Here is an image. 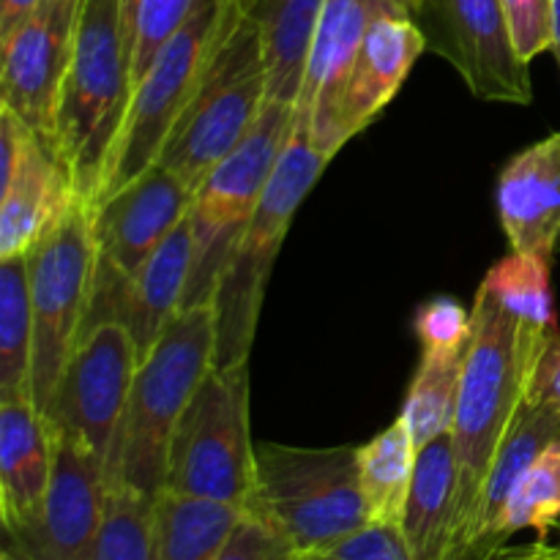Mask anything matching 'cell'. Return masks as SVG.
Here are the masks:
<instances>
[{
    "instance_id": "obj_45",
    "label": "cell",
    "mask_w": 560,
    "mask_h": 560,
    "mask_svg": "<svg viewBox=\"0 0 560 560\" xmlns=\"http://www.w3.org/2000/svg\"><path fill=\"white\" fill-rule=\"evenodd\" d=\"M556 530H558V534H560V520H558V525H556Z\"/></svg>"
},
{
    "instance_id": "obj_20",
    "label": "cell",
    "mask_w": 560,
    "mask_h": 560,
    "mask_svg": "<svg viewBox=\"0 0 560 560\" xmlns=\"http://www.w3.org/2000/svg\"><path fill=\"white\" fill-rule=\"evenodd\" d=\"M495 206L512 249L552 262L560 249V131L503 164Z\"/></svg>"
},
{
    "instance_id": "obj_8",
    "label": "cell",
    "mask_w": 560,
    "mask_h": 560,
    "mask_svg": "<svg viewBox=\"0 0 560 560\" xmlns=\"http://www.w3.org/2000/svg\"><path fill=\"white\" fill-rule=\"evenodd\" d=\"M268 98V66L260 33L246 14L244 0H235L206 82L175 126L159 164L195 191L255 129Z\"/></svg>"
},
{
    "instance_id": "obj_6",
    "label": "cell",
    "mask_w": 560,
    "mask_h": 560,
    "mask_svg": "<svg viewBox=\"0 0 560 560\" xmlns=\"http://www.w3.org/2000/svg\"><path fill=\"white\" fill-rule=\"evenodd\" d=\"M252 514L279 530L295 552H326L370 525L359 479V448L257 446Z\"/></svg>"
},
{
    "instance_id": "obj_26",
    "label": "cell",
    "mask_w": 560,
    "mask_h": 560,
    "mask_svg": "<svg viewBox=\"0 0 560 560\" xmlns=\"http://www.w3.org/2000/svg\"><path fill=\"white\" fill-rule=\"evenodd\" d=\"M416 457H419V448H416L402 416L388 424L381 435L359 446V479L361 492H364L366 520L372 525L399 528L410 481H413Z\"/></svg>"
},
{
    "instance_id": "obj_27",
    "label": "cell",
    "mask_w": 560,
    "mask_h": 560,
    "mask_svg": "<svg viewBox=\"0 0 560 560\" xmlns=\"http://www.w3.org/2000/svg\"><path fill=\"white\" fill-rule=\"evenodd\" d=\"M33 306L27 255L0 260V399L31 394Z\"/></svg>"
},
{
    "instance_id": "obj_21",
    "label": "cell",
    "mask_w": 560,
    "mask_h": 560,
    "mask_svg": "<svg viewBox=\"0 0 560 560\" xmlns=\"http://www.w3.org/2000/svg\"><path fill=\"white\" fill-rule=\"evenodd\" d=\"M58 432L33 394L0 399V514L5 536L38 520L55 470Z\"/></svg>"
},
{
    "instance_id": "obj_36",
    "label": "cell",
    "mask_w": 560,
    "mask_h": 560,
    "mask_svg": "<svg viewBox=\"0 0 560 560\" xmlns=\"http://www.w3.org/2000/svg\"><path fill=\"white\" fill-rule=\"evenodd\" d=\"M326 556L334 560H413L405 545L402 530L394 528V525H366L359 534L348 536L339 545H334L331 550H326Z\"/></svg>"
},
{
    "instance_id": "obj_32",
    "label": "cell",
    "mask_w": 560,
    "mask_h": 560,
    "mask_svg": "<svg viewBox=\"0 0 560 560\" xmlns=\"http://www.w3.org/2000/svg\"><path fill=\"white\" fill-rule=\"evenodd\" d=\"M197 0H140L135 22V49H131V85L142 80L159 49L189 20Z\"/></svg>"
},
{
    "instance_id": "obj_12",
    "label": "cell",
    "mask_w": 560,
    "mask_h": 560,
    "mask_svg": "<svg viewBox=\"0 0 560 560\" xmlns=\"http://www.w3.org/2000/svg\"><path fill=\"white\" fill-rule=\"evenodd\" d=\"M77 200L58 142L0 107V260L27 255Z\"/></svg>"
},
{
    "instance_id": "obj_35",
    "label": "cell",
    "mask_w": 560,
    "mask_h": 560,
    "mask_svg": "<svg viewBox=\"0 0 560 560\" xmlns=\"http://www.w3.org/2000/svg\"><path fill=\"white\" fill-rule=\"evenodd\" d=\"M295 547L266 520L246 514L217 560H293Z\"/></svg>"
},
{
    "instance_id": "obj_40",
    "label": "cell",
    "mask_w": 560,
    "mask_h": 560,
    "mask_svg": "<svg viewBox=\"0 0 560 560\" xmlns=\"http://www.w3.org/2000/svg\"><path fill=\"white\" fill-rule=\"evenodd\" d=\"M120 9H124L126 36H129L131 49H135V22H137V9H140V0H120Z\"/></svg>"
},
{
    "instance_id": "obj_34",
    "label": "cell",
    "mask_w": 560,
    "mask_h": 560,
    "mask_svg": "<svg viewBox=\"0 0 560 560\" xmlns=\"http://www.w3.org/2000/svg\"><path fill=\"white\" fill-rule=\"evenodd\" d=\"M501 9L512 31L514 47L525 63L552 47L556 0H501Z\"/></svg>"
},
{
    "instance_id": "obj_15",
    "label": "cell",
    "mask_w": 560,
    "mask_h": 560,
    "mask_svg": "<svg viewBox=\"0 0 560 560\" xmlns=\"http://www.w3.org/2000/svg\"><path fill=\"white\" fill-rule=\"evenodd\" d=\"M80 5L82 0H42L36 11L0 42V107H9L33 131L52 140Z\"/></svg>"
},
{
    "instance_id": "obj_18",
    "label": "cell",
    "mask_w": 560,
    "mask_h": 560,
    "mask_svg": "<svg viewBox=\"0 0 560 560\" xmlns=\"http://www.w3.org/2000/svg\"><path fill=\"white\" fill-rule=\"evenodd\" d=\"M191 271H195V230L191 219L186 217L120 284L118 293L88 315V320L124 323L142 361L162 337L167 323L186 306Z\"/></svg>"
},
{
    "instance_id": "obj_37",
    "label": "cell",
    "mask_w": 560,
    "mask_h": 560,
    "mask_svg": "<svg viewBox=\"0 0 560 560\" xmlns=\"http://www.w3.org/2000/svg\"><path fill=\"white\" fill-rule=\"evenodd\" d=\"M530 399L541 405H550L560 413V334L550 342L539 370H536L534 386H530Z\"/></svg>"
},
{
    "instance_id": "obj_10",
    "label": "cell",
    "mask_w": 560,
    "mask_h": 560,
    "mask_svg": "<svg viewBox=\"0 0 560 560\" xmlns=\"http://www.w3.org/2000/svg\"><path fill=\"white\" fill-rule=\"evenodd\" d=\"M295 131V107L268 98L260 120L246 140L217 164L195 189L191 230H195V271L186 306L213 299L219 268L238 230L249 222L266 195L284 148Z\"/></svg>"
},
{
    "instance_id": "obj_29",
    "label": "cell",
    "mask_w": 560,
    "mask_h": 560,
    "mask_svg": "<svg viewBox=\"0 0 560 560\" xmlns=\"http://www.w3.org/2000/svg\"><path fill=\"white\" fill-rule=\"evenodd\" d=\"M156 498L129 485L107 481L102 528L91 560H159L153 530Z\"/></svg>"
},
{
    "instance_id": "obj_13",
    "label": "cell",
    "mask_w": 560,
    "mask_h": 560,
    "mask_svg": "<svg viewBox=\"0 0 560 560\" xmlns=\"http://www.w3.org/2000/svg\"><path fill=\"white\" fill-rule=\"evenodd\" d=\"M413 20L427 49L448 60L476 98L530 104L528 63L514 47L501 0H424Z\"/></svg>"
},
{
    "instance_id": "obj_33",
    "label": "cell",
    "mask_w": 560,
    "mask_h": 560,
    "mask_svg": "<svg viewBox=\"0 0 560 560\" xmlns=\"http://www.w3.org/2000/svg\"><path fill=\"white\" fill-rule=\"evenodd\" d=\"M416 334H419L421 353H457L470 345L474 312L448 295L432 299L416 312Z\"/></svg>"
},
{
    "instance_id": "obj_31",
    "label": "cell",
    "mask_w": 560,
    "mask_h": 560,
    "mask_svg": "<svg viewBox=\"0 0 560 560\" xmlns=\"http://www.w3.org/2000/svg\"><path fill=\"white\" fill-rule=\"evenodd\" d=\"M560 520V438L550 443L539 457L534 459L523 479L514 487L506 509H503L501 525H498L495 547L501 550L509 536L520 530H536L539 541L556 530Z\"/></svg>"
},
{
    "instance_id": "obj_23",
    "label": "cell",
    "mask_w": 560,
    "mask_h": 560,
    "mask_svg": "<svg viewBox=\"0 0 560 560\" xmlns=\"http://www.w3.org/2000/svg\"><path fill=\"white\" fill-rule=\"evenodd\" d=\"M556 438H560L558 410H552L550 405L536 402V399L530 397L525 399L517 419L509 427L506 438H503L501 448H498L490 476H487L485 492H481L479 501V514H476L474 550H470V556H476L479 560L495 556L498 525H501L503 509H506L514 487L523 479L525 470L534 465V459L539 457Z\"/></svg>"
},
{
    "instance_id": "obj_9",
    "label": "cell",
    "mask_w": 560,
    "mask_h": 560,
    "mask_svg": "<svg viewBox=\"0 0 560 560\" xmlns=\"http://www.w3.org/2000/svg\"><path fill=\"white\" fill-rule=\"evenodd\" d=\"M33 306L31 394L47 410L55 386L82 339L96 288L93 211L77 200L63 219L27 252Z\"/></svg>"
},
{
    "instance_id": "obj_24",
    "label": "cell",
    "mask_w": 560,
    "mask_h": 560,
    "mask_svg": "<svg viewBox=\"0 0 560 560\" xmlns=\"http://www.w3.org/2000/svg\"><path fill=\"white\" fill-rule=\"evenodd\" d=\"M326 0H244L255 22L268 66V96L273 102H299L306 55Z\"/></svg>"
},
{
    "instance_id": "obj_43",
    "label": "cell",
    "mask_w": 560,
    "mask_h": 560,
    "mask_svg": "<svg viewBox=\"0 0 560 560\" xmlns=\"http://www.w3.org/2000/svg\"><path fill=\"white\" fill-rule=\"evenodd\" d=\"M293 560H334V558L326 556V552H295Z\"/></svg>"
},
{
    "instance_id": "obj_46",
    "label": "cell",
    "mask_w": 560,
    "mask_h": 560,
    "mask_svg": "<svg viewBox=\"0 0 560 560\" xmlns=\"http://www.w3.org/2000/svg\"><path fill=\"white\" fill-rule=\"evenodd\" d=\"M558 547H560V545H558Z\"/></svg>"
},
{
    "instance_id": "obj_30",
    "label": "cell",
    "mask_w": 560,
    "mask_h": 560,
    "mask_svg": "<svg viewBox=\"0 0 560 560\" xmlns=\"http://www.w3.org/2000/svg\"><path fill=\"white\" fill-rule=\"evenodd\" d=\"M481 288L520 320L545 331H558L550 288V262L528 252H514L487 271Z\"/></svg>"
},
{
    "instance_id": "obj_41",
    "label": "cell",
    "mask_w": 560,
    "mask_h": 560,
    "mask_svg": "<svg viewBox=\"0 0 560 560\" xmlns=\"http://www.w3.org/2000/svg\"><path fill=\"white\" fill-rule=\"evenodd\" d=\"M552 52H556L558 69H560V0H556V14H552Z\"/></svg>"
},
{
    "instance_id": "obj_2",
    "label": "cell",
    "mask_w": 560,
    "mask_h": 560,
    "mask_svg": "<svg viewBox=\"0 0 560 560\" xmlns=\"http://www.w3.org/2000/svg\"><path fill=\"white\" fill-rule=\"evenodd\" d=\"M217 364V306H184L137 366L129 405L107 457V481L156 498L164 490L170 441L202 377Z\"/></svg>"
},
{
    "instance_id": "obj_39",
    "label": "cell",
    "mask_w": 560,
    "mask_h": 560,
    "mask_svg": "<svg viewBox=\"0 0 560 560\" xmlns=\"http://www.w3.org/2000/svg\"><path fill=\"white\" fill-rule=\"evenodd\" d=\"M487 560H560V547L536 541L530 547H517V550H498Z\"/></svg>"
},
{
    "instance_id": "obj_14",
    "label": "cell",
    "mask_w": 560,
    "mask_h": 560,
    "mask_svg": "<svg viewBox=\"0 0 560 560\" xmlns=\"http://www.w3.org/2000/svg\"><path fill=\"white\" fill-rule=\"evenodd\" d=\"M191 200L195 191L156 162L140 178L91 208L96 235V288L91 312L107 304L145 257L189 217Z\"/></svg>"
},
{
    "instance_id": "obj_7",
    "label": "cell",
    "mask_w": 560,
    "mask_h": 560,
    "mask_svg": "<svg viewBox=\"0 0 560 560\" xmlns=\"http://www.w3.org/2000/svg\"><path fill=\"white\" fill-rule=\"evenodd\" d=\"M233 5L235 0H197L189 20L159 49L151 69L131 91L129 113L93 208L159 162L175 126L206 82Z\"/></svg>"
},
{
    "instance_id": "obj_5",
    "label": "cell",
    "mask_w": 560,
    "mask_h": 560,
    "mask_svg": "<svg viewBox=\"0 0 560 560\" xmlns=\"http://www.w3.org/2000/svg\"><path fill=\"white\" fill-rule=\"evenodd\" d=\"M164 490L211 498L252 514L257 446L249 424V361L211 366L178 419Z\"/></svg>"
},
{
    "instance_id": "obj_16",
    "label": "cell",
    "mask_w": 560,
    "mask_h": 560,
    "mask_svg": "<svg viewBox=\"0 0 560 560\" xmlns=\"http://www.w3.org/2000/svg\"><path fill=\"white\" fill-rule=\"evenodd\" d=\"M104 501L107 463L80 438L58 432L55 470L42 514L31 528L9 536V541L36 560H91Z\"/></svg>"
},
{
    "instance_id": "obj_3",
    "label": "cell",
    "mask_w": 560,
    "mask_h": 560,
    "mask_svg": "<svg viewBox=\"0 0 560 560\" xmlns=\"http://www.w3.org/2000/svg\"><path fill=\"white\" fill-rule=\"evenodd\" d=\"M131 42L120 0H82L55 142L93 208L131 104Z\"/></svg>"
},
{
    "instance_id": "obj_1",
    "label": "cell",
    "mask_w": 560,
    "mask_h": 560,
    "mask_svg": "<svg viewBox=\"0 0 560 560\" xmlns=\"http://www.w3.org/2000/svg\"><path fill=\"white\" fill-rule=\"evenodd\" d=\"M474 334L465 355L452 438L459 465L454 560L470 558L481 492L495 454L528 399L536 370L558 331H545L503 310L485 288L474 304Z\"/></svg>"
},
{
    "instance_id": "obj_4",
    "label": "cell",
    "mask_w": 560,
    "mask_h": 560,
    "mask_svg": "<svg viewBox=\"0 0 560 560\" xmlns=\"http://www.w3.org/2000/svg\"><path fill=\"white\" fill-rule=\"evenodd\" d=\"M328 162L310 135L295 129L266 195L230 244L211 299L217 306V366L249 361L279 246Z\"/></svg>"
},
{
    "instance_id": "obj_28",
    "label": "cell",
    "mask_w": 560,
    "mask_h": 560,
    "mask_svg": "<svg viewBox=\"0 0 560 560\" xmlns=\"http://www.w3.org/2000/svg\"><path fill=\"white\" fill-rule=\"evenodd\" d=\"M465 355L468 348L457 353H421L419 372L410 383L402 408V421L408 424L416 448L435 441L443 432H452Z\"/></svg>"
},
{
    "instance_id": "obj_42",
    "label": "cell",
    "mask_w": 560,
    "mask_h": 560,
    "mask_svg": "<svg viewBox=\"0 0 560 560\" xmlns=\"http://www.w3.org/2000/svg\"><path fill=\"white\" fill-rule=\"evenodd\" d=\"M0 560H36V558H31V556H27V552H22L20 547H14L9 541V545H5V550L0 552Z\"/></svg>"
},
{
    "instance_id": "obj_22",
    "label": "cell",
    "mask_w": 560,
    "mask_h": 560,
    "mask_svg": "<svg viewBox=\"0 0 560 560\" xmlns=\"http://www.w3.org/2000/svg\"><path fill=\"white\" fill-rule=\"evenodd\" d=\"M459 465L452 432L419 448L399 530L413 560H454Z\"/></svg>"
},
{
    "instance_id": "obj_17",
    "label": "cell",
    "mask_w": 560,
    "mask_h": 560,
    "mask_svg": "<svg viewBox=\"0 0 560 560\" xmlns=\"http://www.w3.org/2000/svg\"><path fill=\"white\" fill-rule=\"evenodd\" d=\"M402 9L397 0H326L306 55L304 80L295 102V129L328 159L337 156V115L345 82L355 63L366 27L377 14Z\"/></svg>"
},
{
    "instance_id": "obj_25",
    "label": "cell",
    "mask_w": 560,
    "mask_h": 560,
    "mask_svg": "<svg viewBox=\"0 0 560 560\" xmlns=\"http://www.w3.org/2000/svg\"><path fill=\"white\" fill-rule=\"evenodd\" d=\"M246 512L211 498L162 490L153 509L159 560H217Z\"/></svg>"
},
{
    "instance_id": "obj_11",
    "label": "cell",
    "mask_w": 560,
    "mask_h": 560,
    "mask_svg": "<svg viewBox=\"0 0 560 560\" xmlns=\"http://www.w3.org/2000/svg\"><path fill=\"white\" fill-rule=\"evenodd\" d=\"M140 355L120 320H98L77 342L44 416L66 435L80 438L107 463L118 438Z\"/></svg>"
},
{
    "instance_id": "obj_38",
    "label": "cell",
    "mask_w": 560,
    "mask_h": 560,
    "mask_svg": "<svg viewBox=\"0 0 560 560\" xmlns=\"http://www.w3.org/2000/svg\"><path fill=\"white\" fill-rule=\"evenodd\" d=\"M38 3L42 0H0V42L9 38L36 11Z\"/></svg>"
},
{
    "instance_id": "obj_19",
    "label": "cell",
    "mask_w": 560,
    "mask_h": 560,
    "mask_svg": "<svg viewBox=\"0 0 560 560\" xmlns=\"http://www.w3.org/2000/svg\"><path fill=\"white\" fill-rule=\"evenodd\" d=\"M424 49V31L408 9H388L372 20L339 102V145L364 131L386 109Z\"/></svg>"
},
{
    "instance_id": "obj_44",
    "label": "cell",
    "mask_w": 560,
    "mask_h": 560,
    "mask_svg": "<svg viewBox=\"0 0 560 560\" xmlns=\"http://www.w3.org/2000/svg\"><path fill=\"white\" fill-rule=\"evenodd\" d=\"M397 3H399V5H402V9H408V11H410V14H413V11H416V9H419V5H421V3H424V0H397Z\"/></svg>"
}]
</instances>
